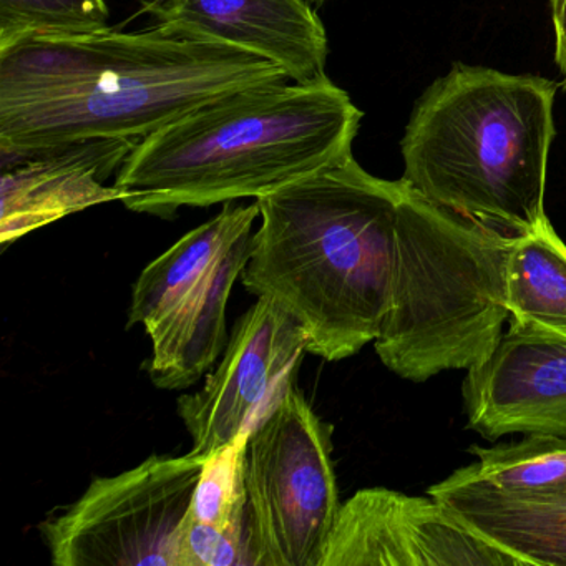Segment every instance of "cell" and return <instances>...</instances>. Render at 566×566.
<instances>
[{"mask_svg": "<svg viewBox=\"0 0 566 566\" xmlns=\"http://www.w3.org/2000/svg\"><path fill=\"white\" fill-rule=\"evenodd\" d=\"M304 2H307V4L311 6V8L317 9L321 8V6L326 2V0H304Z\"/></svg>", "mask_w": 566, "mask_h": 566, "instance_id": "ffe728a7", "label": "cell"}, {"mask_svg": "<svg viewBox=\"0 0 566 566\" xmlns=\"http://www.w3.org/2000/svg\"><path fill=\"white\" fill-rule=\"evenodd\" d=\"M155 25L268 59L300 84L327 77L326 29L304 0H144Z\"/></svg>", "mask_w": 566, "mask_h": 566, "instance_id": "7c38bea8", "label": "cell"}, {"mask_svg": "<svg viewBox=\"0 0 566 566\" xmlns=\"http://www.w3.org/2000/svg\"><path fill=\"white\" fill-rule=\"evenodd\" d=\"M321 566H526L439 500L374 486L343 503Z\"/></svg>", "mask_w": 566, "mask_h": 566, "instance_id": "30bf717a", "label": "cell"}, {"mask_svg": "<svg viewBox=\"0 0 566 566\" xmlns=\"http://www.w3.org/2000/svg\"><path fill=\"white\" fill-rule=\"evenodd\" d=\"M260 205L227 207L151 261L132 290L128 326L151 340L147 370L158 389L195 386L227 349V307L253 253Z\"/></svg>", "mask_w": 566, "mask_h": 566, "instance_id": "8992f818", "label": "cell"}, {"mask_svg": "<svg viewBox=\"0 0 566 566\" xmlns=\"http://www.w3.org/2000/svg\"><path fill=\"white\" fill-rule=\"evenodd\" d=\"M363 112L329 78L217 98L135 145L115 177L135 213L266 197L353 155Z\"/></svg>", "mask_w": 566, "mask_h": 566, "instance_id": "3957f363", "label": "cell"}, {"mask_svg": "<svg viewBox=\"0 0 566 566\" xmlns=\"http://www.w3.org/2000/svg\"><path fill=\"white\" fill-rule=\"evenodd\" d=\"M555 82L455 64L417 102L403 180L453 213L518 237L545 214Z\"/></svg>", "mask_w": 566, "mask_h": 566, "instance_id": "277c9868", "label": "cell"}, {"mask_svg": "<svg viewBox=\"0 0 566 566\" xmlns=\"http://www.w3.org/2000/svg\"><path fill=\"white\" fill-rule=\"evenodd\" d=\"M331 430L296 382L251 429L243 470L253 566H321L343 505Z\"/></svg>", "mask_w": 566, "mask_h": 566, "instance_id": "52a82bcc", "label": "cell"}, {"mask_svg": "<svg viewBox=\"0 0 566 566\" xmlns=\"http://www.w3.org/2000/svg\"><path fill=\"white\" fill-rule=\"evenodd\" d=\"M248 436L207 457L185 520L250 539L243 470Z\"/></svg>", "mask_w": 566, "mask_h": 566, "instance_id": "e0dca14e", "label": "cell"}, {"mask_svg": "<svg viewBox=\"0 0 566 566\" xmlns=\"http://www.w3.org/2000/svg\"><path fill=\"white\" fill-rule=\"evenodd\" d=\"M111 11L105 0H0V49L32 38L101 34Z\"/></svg>", "mask_w": 566, "mask_h": 566, "instance_id": "ac0fdd59", "label": "cell"}, {"mask_svg": "<svg viewBox=\"0 0 566 566\" xmlns=\"http://www.w3.org/2000/svg\"><path fill=\"white\" fill-rule=\"evenodd\" d=\"M427 493L526 566H566V486L505 496L453 472Z\"/></svg>", "mask_w": 566, "mask_h": 566, "instance_id": "5bb4252c", "label": "cell"}, {"mask_svg": "<svg viewBox=\"0 0 566 566\" xmlns=\"http://www.w3.org/2000/svg\"><path fill=\"white\" fill-rule=\"evenodd\" d=\"M555 25V62L566 84V0H552Z\"/></svg>", "mask_w": 566, "mask_h": 566, "instance_id": "d6986e66", "label": "cell"}, {"mask_svg": "<svg viewBox=\"0 0 566 566\" xmlns=\"http://www.w3.org/2000/svg\"><path fill=\"white\" fill-rule=\"evenodd\" d=\"M403 180L353 155L258 198L261 224L241 283L303 327L307 353L336 363L379 337L392 300Z\"/></svg>", "mask_w": 566, "mask_h": 566, "instance_id": "7a4b0ae2", "label": "cell"}, {"mask_svg": "<svg viewBox=\"0 0 566 566\" xmlns=\"http://www.w3.org/2000/svg\"><path fill=\"white\" fill-rule=\"evenodd\" d=\"M207 457L151 455L84 495L39 532L57 566H180L181 525Z\"/></svg>", "mask_w": 566, "mask_h": 566, "instance_id": "ba28073f", "label": "cell"}, {"mask_svg": "<svg viewBox=\"0 0 566 566\" xmlns=\"http://www.w3.org/2000/svg\"><path fill=\"white\" fill-rule=\"evenodd\" d=\"M462 396L470 429L486 440L566 439V337L509 326L493 353L467 370Z\"/></svg>", "mask_w": 566, "mask_h": 566, "instance_id": "8fae6325", "label": "cell"}, {"mask_svg": "<svg viewBox=\"0 0 566 566\" xmlns=\"http://www.w3.org/2000/svg\"><path fill=\"white\" fill-rule=\"evenodd\" d=\"M307 336L283 307L258 297L234 323L227 349L203 387L178 399L197 455L208 457L240 439L273 409L296 380Z\"/></svg>", "mask_w": 566, "mask_h": 566, "instance_id": "9c48e42d", "label": "cell"}, {"mask_svg": "<svg viewBox=\"0 0 566 566\" xmlns=\"http://www.w3.org/2000/svg\"><path fill=\"white\" fill-rule=\"evenodd\" d=\"M513 238L432 203L403 180L392 300L374 340L387 369L426 382L443 370L472 369L493 353L509 321Z\"/></svg>", "mask_w": 566, "mask_h": 566, "instance_id": "5b68a950", "label": "cell"}, {"mask_svg": "<svg viewBox=\"0 0 566 566\" xmlns=\"http://www.w3.org/2000/svg\"><path fill=\"white\" fill-rule=\"evenodd\" d=\"M505 306L510 326L566 337V244L548 217L513 238Z\"/></svg>", "mask_w": 566, "mask_h": 566, "instance_id": "9a60e30c", "label": "cell"}, {"mask_svg": "<svg viewBox=\"0 0 566 566\" xmlns=\"http://www.w3.org/2000/svg\"><path fill=\"white\" fill-rule=\"evenodd\" d=\"M137 140L95 138L2 158L0 180V244L55 223L69 214L125 198L107 187Z\"/></svg>", "mask_w": 566, "mask_h": 566, "instance_id": "4fadbf2b", "label": "cell"}, {"mask_svg": "<svg viewBox=\"0 0 566 566\" xmlns=\"http://www.w3.org/2000/svg\"><path fill=\"white\" fill-rule=\"evenodd\" d=\"M565 87H566V84H565Z\"/></svg>", "mask_w": 566, "mask_h": 566, "instance_id": "44dd1931", "label": "cell"}, {"mask_svg": "<svg viewBox=\"0 0 566 566\" xmlns=\"http://www.w3.org/2000/svg\"><path fill=\"white\" fill-rule=\"evenodd\" d=\"M286 81L268 59L158 25L25 39L0 49V157L95 138L140 142L224 95Z\"/></svg>", "mask_w": 566, "mask_h": 566, "instance_id": "6da1fadb", "label": "cell"}, {"mask_svg": "<svg viewBox=\"0 0 566 566\" xmlns=\"http://www.w3.org/2000/svg\"><path fill=\"white\" fill-rule=\"evenodd\" d=\"M476 462L455 470L462 479L505 496L566 486V439L532 433L520 442L470 447Z\"/></svg>", "mask_w": 566, "mask_h": 566, "instance_id": "2e32d148", "label": "cell"}]
</instances>
